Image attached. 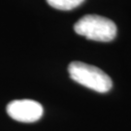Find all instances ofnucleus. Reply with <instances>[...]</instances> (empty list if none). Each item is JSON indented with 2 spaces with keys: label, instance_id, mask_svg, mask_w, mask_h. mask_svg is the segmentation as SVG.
Segmentation results:
<instances>
[{
  "label": "nucleus",
  "instance_id": "nucleus-4",
  "mask_svg": "<svg viewBox=\"0 0 131 131\" xmlns=\"http://www.w3.org/2000/svg\"><path fill=\"white\" fill-rule=\"evenodd\" d=\"M84 0H47L51 7L61 11H70L79 7Z\"/></svg>",
  "mask_w": 131,
  "mask_h": 131
},
{
  "label": "nucleus",
  "instance_id": "nucleus-1",
  "mask_svg": "<svg viewBox=\"0 0 131 131\" xmlns=\"http://www.w3.org/2000/svg\"><path fill=\"white\" fill-rule=\"evenodd\" d=\"M70 78L76 83L94 91L105 93L113 86L111 78L98 67L80 61H73L68 66Z\"/></svg>",
  "mask_w": 131,
  "mask_h": 131
},
{
  "label": "nucleus",
  "instance_id": "nucleus-3",
  "mask_svg": "<svg viewBox=\"0 0 131 131\" xmlns=\"http://www.w3.org/2000/svg\"><path fill=\"white\" fill-rule=\"evenodd\" d=\"M6 111L13 119L20 122H37L44 112L41 104L30 99L14 100L7 105Z\"/></svg>",
  "mask_w": 131,
  "mask_h": 131
},
{
  "label": "nucleus",
  "instance_id": "nucleus-2",
  "mask_svg": "<svg viewBox=\"0 0 131 131\" xmlns=\"http://www.w3.org/2000/svg\"><path fill=\"white\" fill-rule=\"evenodd\" d=\"M77 34L89 40L111 42L117 36V25L110 19L97 15H85L74 25Z\"/></svg>",
  "mask_w": 131,
  "mask_h": 131
}]
</instances>
